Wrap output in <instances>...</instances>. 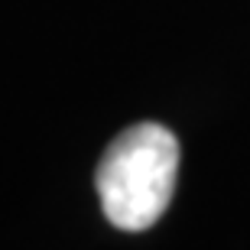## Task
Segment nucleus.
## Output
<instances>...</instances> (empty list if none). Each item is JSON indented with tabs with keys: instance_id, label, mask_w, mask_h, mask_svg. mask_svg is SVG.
<instances>
[{
	"instance_id": "f257e3e1",
	"label": "nucleus",
	"mask_w": 250,
	"mask_h": 250,
	"mask_svg": "<svg viewBox=\"0 0 250 250\" xmlns=\"http://www.w3.org/2000/svg\"><path fill=\"white\" fill-rule=\"evenodd\" d=\"M179 172V140L163 124H133L104 149L94 188L104 218L121 231H146L166 214Z\"/></svg>"
}]
</instances>
